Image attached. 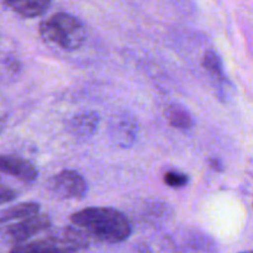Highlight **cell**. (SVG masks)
<instances>
[{
	"instance_id": "6da1fadb",
	"label": "cell",
	"mask_w": 253,
	"mask_h": 253,
	"mask_svg": "<svg viewBox=\"0 0 253 253\" xmlns=\"http://www.w3.org/2000/svg\"><path fill=\"white\" fill-rule=\"evenodd\" d=\"M71 221L88 237L106 244L124 242L132 234L127 217L113 208H85L74 212Z\"/></svg>"
},
{
	"instance_id": "4fadbf2b",
	"label": "cell",
	"mask_w": 253,
	"mask_h": 253,
	"mask_svg": "<svg viewBox=\"0 0 253 253\" xmlns=\"http://www.w3.org/2000/svg\"><path fill=\"white\" fill-rule=\"evenodd\" d=\"M19 197V193L16 190L11 189V188L0 187V204H5V203H10L15 200Z\"/></svg>"
},
{
	"instance_id": "5bb4252c",
	"label": "cell",
	"mask_w": 253,
	"mask_h": 253,
	"mask_svg": "<svg viewBox=\"0 0 253 253\" xmlns=\"http://www.w3.org/2000/svg\"><path fill=\"white\" fill-rule=\"evenodd\" d=\"M210 166H211V168H214L215 170H217V172H221L222 170L221 162H220L217 158H212V160H210Z\"/></svg>"
},
{
	"instance_id": "3957f363",
	"label": "cell",
	"mask_w": 253,
	"mask_h": 253,
	"mask_svg": "<svg viewBox=\"0 0 253 253\" xmlns=\"http://www.w3.org/2000/svg\"><path fill=\"white\" fill-rule=\"evenodd\" d=\"M51 189L64 199H82L85 197V179L74 170H63L51 179Z\"/></svg>"
},
{
	"instance_id": "30bf717a",
	"label": "cell",
	"mask_w": 253,
	"mask_h": 253,
	"mask_svg": "<svg viewBox=\"0 0 253 253\" xmlns=\"http://www.w3.org/2000/svg\"><path fill=\"white\" fill-rule=\"evenodd\" d=\"M114 135L121 146H130L136 137V125L130 119H120L114 125Z\"/></svg>"
},
{
	"instance_id": "9c48e42d",
	"label": "cell",
	"mask_w": 253,
	"mask_h": 253,
	"mask_svg": "<svg viewBox=\"0 0 253 253\" xmlns=\"http://www.w3.org/2000/svg\"><path fill=\"white\" fill-rule=\"evenodd\" d=\"M39 211L40 205L37 203H22V204L14 205L0 211V224L16 219H26L32 215H36Z\"/></svg>"
},
{
	"instance_id": "277c9868",
	"label": "cell",
	"mask_w": 253,
	"mask_h": 253,
	"mask_svg": "<svg viewBox=\"0 0 253 253\" xmlns=\"http://www.w3.org/2000/svg\"><path fill=\"white\" fill-rule=\"evenodd\" d=\"M49 226H51V219L48 215L36 214L26 217L24 221L19 222V224L9 226L5 231V235L10 240V242H12L14 245H19L24 244L25 241L31 239L39 232L44 231Z\"/></svg>"
},
{
	"instance_id": "8992f818",
	"label": "cell",
	"mask_w": 253,
	"mask_h": 253,
	"mask_svg": "<svg viewBox=\"0 0 253 253\" xmlns=\"http://www.w3.org/2000/svg\"><path fill=\"white\" fill-rule=\"evenodd\" d=\"M16 14L26 19H34L44 14L52 0H4Z\"/></svg>"
},
{
	"instance_id": "7c38bea8",
	"label": "cell",
	"mask_w": 253,
	"mask_h": 253,
	"mask_svg": "<svg viewBox=\"0 0 253 253\" xmlns=\"http://www.w3.org/2000/svg\"><path fill=\"white\" fill-rule=\"evenodd\" d=\"M165 183L168 187L172 188H182L187 185L188 177L183 173L178 172H167L165 174Z\"/></svg>"
},
{
	"instance_id": "8fae6325",
	"label": "cell",
	"mask_w": 253,
	"mask_h": 253,
	"mask_svg": "<svg viewBox=\"0 0 253 253\" xmlns=\"http://www.w3.org/2000/svg\"><path fill=\"white\" fill-rule=\"evenodd\" d=\"M204 68L215 77L216 79H224V68H222V61L219 54L214 51H208L203 59Z\"/></svg>"
},
{
	"instance_id": "5b68a950",
	"label": "cell",
	"mask_w": 253,
	"mask_h": 253,
	"mask_svg": "<svg viewBox=\"0 0 253 253\" xmlns=\"http://www.w3.org/2000/svg\"><path fill=\"white\" fill-rule=\"evenodd\" d=\"M0 172L12 175L25 183L35 182L39 174L36 167L30 161L9 156H0Z\"/></svg>"
},
{
	"instance_id": "7a4b0ae2",
	"label": "cell",
	"mask_w": 253,
	"mask_h": 253,
	"mask_svg": "<svg viewBox=\"0 0 253 253\" xmlns=\"http://www.w3.org/2000/svg\"><path fill=\"white\" fill-rule=\"evenodd\" d=\"M40 34L44 41L54 43L66 51L81 48L85 41V29L73 15L58 12L40 25Z\"/></svg>"
},
{
	"instance_id": "ba28073f",
	"label": "cell",
	"mask_w": 253,
	"mask_h": 253,
	"mask_svg": "<svg viewBox=\"0 0 253 253\" xmlns=\"http://www.w3.org/2000/svg\"><path fill=\"white\" fill-rule=\"evenodd\" d=\"M166 119L172 127L178 130H189L194 125V120L183 106L173 104L166 109Z\"/></svg>"
},
{
	"instance_id": "52a82bcc",
	"label": "cell",
	"mask_w": 253,
	"mask_h": 253,
	"mask_svg": "<svg viewBox=\"0 0 253 253\" xmlns=\"http://www.w3.org/2000/svg\"><path fill=\"white\" fill-rule=\"evenodd\" d=\"M99 125V115L94 111H85L74 116L71 120V128L74 135L79 137H89L96 132Z\"/></svg>"
}]
</instances>
